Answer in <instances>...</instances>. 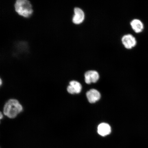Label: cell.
Masks as SVG:
<instances>
[{
    "label": "cell",
    "instance_id": "cell-8",
    "mask_svg": "<svg viewBox=\"0 0 148 148\" xmlns=\"http://www.w3.org/2000/svg\"><path fill=\"white\" fill-rule=\"evenodd\" d=\"M97 132L101 136H105L110 134L111 132L110 126L108 124L101 123L98 127Z\"/></svg>",
    "mask_w": 148,
    "mask_h": 148
},
{
    "label": "cell",
    "instance_id": "cell-9",
    "mask_svg": "<svg viewBox=\"0 0 148 148\" xmlns=\"http://www.w3.org/2000/svg\"><path fill=\"white\" fill-rule=\"evenodd\" d=\"M132 29L136 33L142 32L144 28L143 23L140 20L135 19L132 20L130 23Z\"/></svg>",
    "mask_w": 148,
    "mask_h": 148
},
{
    "label": "cell",
    "instance_id": "cell-1",
    "mask_svg": "<svg viewBox=\"0 0 148 148\" xmlns=\"http://www.w3.org/2000/svg\"><path fill=\"white\" fill-rule=\"evenodd\" d=\"M14 7L16 13L24 18H29L33 14L32 5L29 0H16Z\"/></svg>",
    "mask_w": 148,
    "mask_h": 148
},
{
    "label": "cell",
    "instance_id": "cell-6",
    "mask_svg": "<svg viewBox=\"0 0 148 148\" xmlns=\"http://www.w3.org/2000/svg\"><path fill=\"white\" fill-rule=\"evenodd\" d=\"M82 86L80 83L75 81H72L69 83L67 91L71 94H78L82 90Z\"/></svg>",
    "mask_w": 148,
    "mask_h": 148
},
{
    "label": "cell",
    "instance_id": "cell-10",
    "mask_svg": "<svg viewBox=\"0 0 148 148\" xmlns=\"http://www.w3.org/2000/svg\"><path fill=\"white\" fill-rule=\"evenodd\" d=\"M3 117V116L2 115V114H1V117H0V119H1Z\"/></svg>",
    "mask_w": 148,
    "mask_h": 148
},
{
    "label": "cell",
    "instance_id": "cell-11",
    "mask_svg": "<svg viewBox=\"0 0 148 148\" xmlns=\"http://www.w3.org/2000/svg\"><path fill=\"white\" fill-rule=\"evenodd\" d=\"M0 81H1V85L2 84V79H0Z\"/></svg>",
    "mask_w": 148,
    "mask_h": 148
},
{
    "label": "cell",
    "instance_id": "cell-3",
    "mask_svg": "<svg viewBox=\"0 0 148 148\" xmlns=\"http://www.w3.org/2000/svg\"><path fill=\"white\" fill-rule=\"evenodd\" d=\"M85 18V14L83 10L78 7H75L74 9V14L72 21L75 25H79L82 23Z\"/></svg>",
    "mask_w": 148,
    "mask_h": 148
},
{
    "label": "cell",
    "instance_id": "cell-5",
    "mask_svg": "<svg viewBox=\"0 0 148 148\" xmlns=\"http://www.w3.org/2000/svg\"><path fill=\"white\" fill-rule=\"evenodd\" d=\"M85 79L88 84L97 82L99 79V75L98 72L94 70L87 71L85 74Z\"/></svg>",
    "mask_w": 148,
    "mask_h": 148
},
{
    "label": "cell",
    "instance_id": "cell-7",
    "mask_svg": "<svg viewBox=\"0 0 148 148\" xmlns=\"http://www.w3.org/2000/svg\"><path fill=\"white\" fill-rule=\"evenodd\" d=\"M86 97L90 103H94L100 99L101 95L99 92L97 90H90L86 94Z\"/></svg>",
    "mask_w": 148,
    "mask_h": 148
},
{
    "label": "cell",
    "instance_id": "cell-4",
    "mask_svg": "<svg viewBox=\"0 0 148 148\" xmlns=\"http://www.w3.org/2000/svg\"><path fill=\"white\" fill-rule=\"evenodd\" d=\"M121 41L125 47L127 49H130L134 47L137 43L136 38L130 34L124 36L122 38Z\"/></svg>",
    "mask_w": 148,
    "mask_h": 148
},
{
    "label": "cell",
    "instance_id": "cell-2",
    "mask_svg": "<svg viewBox=\"0 0 148 148\" xmlns=\"http://www.w3.org/2000/svg\"><path fill=\"white\" fill-rule=\"evenodd\" d=\"M23 106L17 100L10 99L5 103L3 108V114L10 118H14L21 112Z\"/></svg>",
    "mask_w": 148,
    "mask_h": 148
}]
</instances>
